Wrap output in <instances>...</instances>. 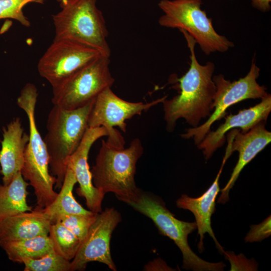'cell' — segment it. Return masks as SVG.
Returning a JSON list of instances; mask_svg holds the SVG:
<instances>
[{"instance_id": "obj_1", "label": "cell", "mask_w": 271, "mask_h": 271, "mask_svg": "<svg viewBox=\"0 0 271 271\" xmlns=\"http://www.w3.org/2000/svg\"><path fill=\"white\" fill-rule=\"evenodd\" d=\"M180 31L190 50L191 62L186 73L175 79L179 94L162 102L168 132L174 130L179 118H184L192 127H196L202 118L209 116L216 90L213 80L214 64L209 61L200 64L195 55V41L186 31Z\"/></svg>"}, {"instance_id": "obj_2", "label": "cell", "mask_w": 271, "mask_h": 271, "mask_svg": "<svg viewBox=\"0 0 271 271\" xmlns=\"http://www.w3.org/2000/svg\"><path fill=\"white\" fill-rule=\"evenodd\" d=\"M94 102L71 110L54 105L49 113L44 141L49 155L50 172L56 179V188L62 187L68 161L88 128V117Z\"/></svg>"}, {"instance_id": "obj_3", "label": "cell", "mask_w": 271, "mask_h": 271, "mask_svg": "<svg viewBox=\"0 0 271 271\" xmlns=\"http://www.w3.org/2000/svg\"><path fill=\"white\" fill-rule=\"evenodd\" d=\"M38 96L36 86L28 83L22 88L17 103L27 114L29 125V140L21 173L34 188L37 206L43 209L54 201L58 193L54 190L56 179L50 173L46 146L36 125L35 108Z\"/></svg>"}, {"instance_id": "obj_4", "label": "cell", "mask_w": 271, "mask_h": 271, "mask_svg": "<svg viewBox=\"0 0 271 271\" xmlns=\"http://www.w3.org/2000/svg\"><path fill=\"white\" fill-rule=\"evenodd\" d=\"M144 153L141 140L136 138L127 148H119L104 140L91 171L94 186L104 194L112 192L121 201L139 191L134 176L136 165Z\"/></svg>"}, {"instance_id": "obj_5", "label": "cell", "mask_w": 271, "mask_h": 271, "mask_svg": "<svg viewBox=\"0 0 271 271\" xmlns=\"http://www.w3.org/2000/svg\"><path fill=\"white\" fill-rule=\"evenodd\" d=\"M98 0H62L61 10L52 15L54 40H68L90 47L109 57L105 21Z\"/></svg>"}, {"instance_id": "obj_6", "label": "cell", "mask_w": 271, "mask_h": 271, "mask_svg": "<svg viewBox=\"0 0 271 271\" xmlns=\"http://www.w3.org/2000/svg\"><path fill=\"white\" fill-rule=\"evenodd\" d=\"M123 202L150 218L160 233L175 242L182 253L184 269L194 271L224 270L226 265L222 262L207 261L193 251L188 243V237L197 229L196 222L183 221L176 218L161 198L140 189L134 196Z\"/></svg>"}, {"instance_id": "obj_7", "label": "cell", "mask_w": 271, "mask_h": 271, "mask_svg": "<svg viewBox=\"0 0 271 271\" xmlns=\"http://www.w3.org/2000/svg\"><path fill=\"white\" fill-rule=\"evenodd\" d=\"M202 5L201 0H161L158 7L163 14L158 23L162 27L186 31L207 55L226 52L234 47L233 43L216 31Z\"/></svg>"}, {"instance_id": "obj_8", "label": "cell", "mask_w": 271, "mask_h": 271, "mask_svg": "<svg viewBox=\"0 0 271 271\" xmlns=\"http://www.w3.org/2000/svg\"><path fill=\"white\" fill-rule=\"evenodd\" d=\"M109 57L100 55L78 69L61 85L52 88V102L66 109L83 107L95 100L114 79L109 70Z\"/></svg>"}, {"instance_id": "obj_9", "label": "cell", "mask_w": 271, "mask_h": 271, "mask_svg": "<svg viewBox=\"0 0 271 271\" xmlns=\"http://www.w3.org/2000/svg\"><path fill=\"white\" fill-rule=\"evenodd\" d=\"M259 72L253 58L249 72L237 80L231 82L221 74L213 76L216 89L212 103L213 113L204 123L186 129V133L181 137L186 139L193 138L195 144L198 145L210 131L214 122L225 117L230 106L246 99H262L266 96L268 94L266 87L257 82Z\"/></svg>"}, {"instance_id": "obj_10", "label": "cell", "mask_w": 271, "mask_h": 271, "mask_svg": "<svg viewBox=\"0 0 271 271\" xmlns=\"http://www.w3.org/2000/svg\"><path fill=\"white\" fill-rule=\"evenodd\" d=\"M167 98L166 95L147 103L129 102L116 95L111 87L107 88L94 100L88 117V127H104L108 133L106 142L117 148H124L123 137L114 127L117 126L125 132L126 120L147 111Z\"/></svg>"}, {"instance_id": "obj_11", "label": "cell", "mask_w": 271, "mask_h": 271, "mask_svg": "<svg viewBox=\"0 0 271 271\" xmlns=\"http://www.w3.org/2000/svg\"><path fill=\"white\" fill-rule=\"evenodd\" d=\"M100 55L98 50L74 41L53 40L39 59L37 69L40 75L54 88Z\"/></svg>"}, {"instance_id": "obj_12", "label": "cell", "mask_w": 271, "mask_h": 271, "mask_svg": "<svg viewBox=\"0 0 271 271\" xmlns=\"http://www.w3.org/2000/svg\"><path fill=\"white\" fill-rule=\"evenodd\" d=\"M121 220L120 213L112 207L97 213L95 221L71 261L70 271L84 270L87 263L92 261L103 263L116 271L110 253V241L113 230Z\"/></svg>"}, {"instance_id": "obj_13", "label": "cell", "mask_w": 271, "mask_h": 271, "mask_svg": "<svg viewBox=\"0 0 271 271\" xmlns=\"http://www.w3.org/2000/svg\"><path fill=\"white\" fill-rule=\"evenodd\" d=\"M108 133L102 126L88 127L79 147L69 158L67 167L73 171L79 187L77 192L84 197L89 210L98 213L102 211L101 204L105 194L96 188L92 182L88 158L93 144L99 139L107 136Z\"/></svg>"}, {"instance_id": "obj_14", "label": "cell", "mask_w": 271, "mask_h": 271, "mask_svg": "<svg viewBox=\"0 0 271 271\" xmlns=\"http://www.w3.org/2000/svg\"><path fill=\"white\" fill-rule=\"evenodd\" d=\"M265 123L266 121L260 122L244 132L239 129H233L227 134L231 151L238 152L239 158L228 182L220 190L221 193L218 203L224 204L229 200V191L242 169L270 142L271 132L266 129Z\"/></svg>"}, {"instance_id": "obj_15", "label": "cell", "mask_w": 271, "mask_h": 271, "mask_svg": "<svg viewBox=\"0 0 271 271\" xmlns=\"http://www.w3.org/2000/svg\"><path fill=\"white\" fill-rule=\"evenodd\" d=\"M271 111V95L268 94L255 105L239 110L237 114L230 113L224 123L213 131H210L197 145L202 150L205 159H209L214 153L225 143V133L233 129L246 132L262 121H266Z\"/></svg>"}, {"instance_id": "obj_16", "label": "cell", "mask_w": 271, "mask_h": 271, "mask_svg": "<svg viewBox=\"0 0 271 271\" xmlns=\"http://www.w3.org/2000/svg\"><path fill=\"white\" fill-rule=\"evenodd\" d=\"M229 158L225 154L221 167L216 177L210 187L200 196L192 198L186 194H182L176 201V206L181 209L188 210L194 215L198 235H200V241L198 244V249L201 252L204 249L203 238L207 233L214 240L216 247L220 252L225 251L218 242L211 227V217L215 210V201L220 191L219 180L223 167Z\"/></svg>"}, {"instance_id": "obj_17", "label": "cell", "mask_w": 271, "mask_h": 271, "mask_svg": "<svg viewBox=\"0 0 271 271\" xmlns=\"http://www.w3.org/2000/svg\"><path fill=\"white\" fill-rule=\"evenodd\" d=\"M3 131L0 173L3 176V184L7 185L23 168L29 136L24 132L19 117L13 119Z\"/></svg>"}, {"instance_id": "obj_18", "label": "cell", "mask_w": 271, "mask_h": 271, "mask_svg": "<svg viewBox=\"0 0 271 271\" xmlns=\"http://www.w3.org/2000/svg\"><path fill=\"white\" fill-rule=\"evenodd\" d=\"M51 222L36 207L31 211L0 219V243L48 235Z\"/></svg>"}, {"instance_id": "obj_19", "label": "cell", "mask_w": 271, "mask_h": 271, "mask_svg": "<svg viewBox=\"0 0 271 271\" xmlns=\"http://www.w3.org/2000/svg\"><path fill=\"white\" fill-rule=\"evenodd\" d=\"M76 183L73 171L67 167L59 193L50 205L43 209L52 224L59 221L63 216L68 214L88 215L95 213L85 209L75 199L73 189Z\"/></svg>"}, {"instance_id": "obj_20", "label": "cell", "mask_w": 271, "mask_h": 271, "mask_svg": "<svg viewBox=\"0 0 271 271\" xmlns=\"http://www.w3.org/2000/svg\"><path fill=\"white\" fill-rule=\"evenodd\" d=\"M29 183L21 172L7 185H0V219L32 211L27 201Z\"/></svg>"}, {"instance_id": "obj_21", "label": "cell", "mask_w": 271, "mask_h": 271, "mask_svg": "<svg viewBox=\"0 0 271 271\" xmlns=\"http://www.w3.org/2000/svg\"><path fill=\"white\" fill-rule=\"evenodd\" d=\"M9 259L13 262L22 263L26 258H40L54 250L51 239L48 235H40L18 241L0 243Z\"/></svg>"}, {"instance_id": "obj_22", "label": "cell", "mask_w": 271, "mask_h": 271, "mask_svg": "<svg viewBox=\"0 0 271 271\" xmlns=\"http://www.w3.org/2000/svg\"><path fill=\"white\" fill-rule=\"evenodd\" d=\"M49 236L55 251L71 261L79 249L80 240L60 221L51 224Z\"/></svg>"}, {"instance_id": "obj_23", "label": "cell", "mask_w": 271, "mask_h": 271, "mask_svg": "<svg viewBox=\"0 0 271 271\" xmlns=\"http://www.w3.org/2000/svg\"><path fill=\"white\" fill-rule=\"evenodd\" d=\"M22 263L25 265V271H70L71 261L55 250L39 258L24 259Z\"/></svg>"}, {"instance_id": "obj_24", "label": "cell", "mask_w": 271, "mask_h": 271, "mask_svg": "<svg viewBox=\"0 0 271 271\" xmlns=\"http://www.w3.org/2000/svg\"><path fill=\"white\" fill-rule=\"evenodd\" d=\"M46 0H0V20L12 19L26 27L31 26V22L24 15L23 8L28 4H43Z\"/></svg>"}, {"instance_id": "obj_25", "label": "cell", "mask_w": 271, "mask_h": 271, "mask_svg": "<svg viewBox=\"0 0 271 271\" xmlns=\"http://www.w3.org/2000/svg\"><path fill=\"white\" fill-rule=\"evenodd\" d=\"M97 213L72 214L63 216L59 221L82 242L95 220Z\"/></svg>"}, {"instance_id": "obj_26", "label": "cell", "mask_w": 271, "mask_h": 271, "mask_svg": "<svg viewBox=\"0 0 271 271\" xmlns=\"http://www.w3.org/2000/svg\"><path fill=\"white\" fill-rule=\"evenodd\" d=\"M271 234L270 216L267 217L261 223L252 225L250 229L245 237V242L261 241L269 237Z\"/></svg>"}, {"instance_id": "obj_27", "label": "cell", "mask_w": 271, "mask_h": 271, "mask_svg": "<svg viewBox=\"0 0 271 271\" xmlns=\"http://www.w3.org/2000/svg\"><path fill=\"white\" fill-rule=\"evenodd\" d=\"M169 267L160 259H155L149 262L144 268L145 270H158L168 269Z\"/></svg>"}, {"instance_id": "obj_28", "label": "cell", "mask_w": 271, "mask_h": 271, "mask_svg": "<svg viewBox=\"0 0 271 271\" xmlns=\"http://www.w3.org/2000/svg\"><path fill=\"white\" fill-rule=\"evenodd\" d=\"M252 6L261 12H267L270 9L271 0H251Z\"/></svg>"}, {"instance_id": "obj_29", "label": "cell", "mask_w": 271, "mask_h": 271, "mask_svg": "<svg viewBox=\"0 0 271 271\" xmlns=\"http://www.w3.org/2000/svg\"><path fill=\"white\" fill-rule=\"evenodd\" d=\"M62 0H57L58 3H60Z\"/></svg>"}, {"instance_id": "obj_30", "label": "cell", "mask_w": 271, "mask_h": 271, "mask_svg": "<svg viewBox=\"0 0 271 271\" xmlns=\"http://www.w3.org/2000/svg\"><path fill=\"white\" fill-rule=\"evenodd\" d=\"M0 170H1V169H0Z\"/></svg>"}]
</instances>
